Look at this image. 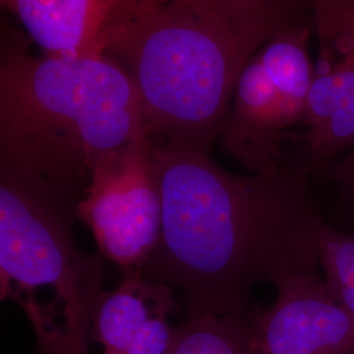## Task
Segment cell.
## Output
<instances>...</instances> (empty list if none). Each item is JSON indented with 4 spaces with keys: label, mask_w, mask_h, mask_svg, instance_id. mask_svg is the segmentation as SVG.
<instances>
[{
    "label": "cell",
    "mask_w": 354,
    "mask_h": 354,
    "mask_svg": "<svg viewBox=\"0 0 354 354\" xmlns=\"http://www.w3.org/2000/svg\"><path fill=\"white\" fill-rule=\"evenodd\" d=\"M76 206L0 172V298L19 304L38 354H89L105 266L74 234Z\"/></svg>",
    "instance_id": "277c9868"
},
{
    "label": "cell",
    "mask_w": 354,
    "mask_h": 354,
    "mask_svg": "<svg viewBox=\"0 0 354 354\" xmlns=\"http://www.w3.org/2000/svg\"><path fill=\"white\" fill-rule=\"evenodd\" d=\"M145 136L137 87L112 57L3 48L0 172L77 206L96 168Z\"/></svg>",
    "instance_id": "3957f363"
},
{
    "label": "cell",
    "mask_w": 354,
    "mask_h": 354,
    "mask_svg": "<svg viewBox=\"0 0 354 354\" xmlns=\"http://www.w3.org/2000/svg\"><path fill=\"white\" fill-rule=\"evenodd\" d=\"M329 175L333 177L342 188L348 190V193L354 200V149L348 152L344 158L335 160L333 163L324 167Z\"/></svg>",
    "instance_id": "4fadbf2b"
},
{
    "label": "cell",
    "mask_w": 354,
    "mask_h": 354,
    "mask_svg": "<svg viewBox=\"0 0 354 354\" xmlns=\"http://www.w3.org/2000/svg\"><path fill=\"white\" fill-rule=\"evenodd\" d=\"M304 113L306 104L269 75L257 51L239 76L219 142L252 175L270 172L290 155L291 130L302 125Z\"/></svg>",
    "instance_id": "ba28073f"
},
{
    "label": "cell",
    "mask_w": 354,
    "mask_h": 354,
    "mask_svg": "<svg viewBox=\"0 0 354 354\" xmlns=\"http://www.w3.org/2000/svg\"><path fill=\"white\" fill-rule=\"evenodd\" d=\"M270 308L252 306L257 354H354V315L315 272L276 289Z\"/></svg>",
    "instance_id": "52a82bcc"
},
{
    "label": "cell",
    "mask_w": 354,
    "mask_h": 354,
    "mask_svg": "<svg viewBox=\"0 0 354 354\" xmlns=\"http://www.w3.org/2000/svg\"><path fill=\"white\" fill-rule=\"evenodd\" d=\"M175 292L158 281L125 273L97 307L91 342L102 354H169L175 329L168 317L177 308Z\"/></svg>",
    "instance_id": "30bf717a"
},
{
    "label": "cell",
    "mask_w": 354,
    "mask_h": 354,
    "mask_svg": "<svg viewBox=\"0 0 354 354\" xmlns=\"http://www.w3.org/2000/svg\"><path fill=\"white\" fill-rule=\"evenodd\" d=\"M311 20L317 59L295 140L311 171H320L354 149V0H320Z\"/></svg>",
    "instance_id": "8992f818"
},
{
    "label": "cell",
    "mask_w": 354,
    "mask_h": 354,
    "mask_svg": "<svg viewBox=\"0 0 354 354\" xmlns=\"http://www.w3.org/2000/svg\"><path fill=\"white\" fill-rule=\"evenodd\" d=\"M149 140L162 232L136 274L176 290L188 319L247 314L256 285L277 289L315 272L327 223L299 152L270 172L241 176L184 142Z\"/></svg>",
    "instance_id": "6da1fadb"
},
{
    "label": "cell",
    "mask_w": 354,
    "mask_h": 354,
    "mask_svg": "<svg viewBox=\"0 0 354 354\" xmlns=\"http://www.w3.org/2000/svg\"><path fill=\"white\" fill-rule=\"evenodd\" d=\"M169 354H257L252 307L243 315L189 317L176 326Z\"/></svg>",
    "instance_id": "8fae6325"
},
{
    "label": "cell",
    "mask_w": 354,
    "mask_h": 354,
    "mask_svg": "<svg viewBox=\"0 0 354 354\" xmlns=\"http://www.w3.org/2000/svg\"><path fill=\"white\" fill-rule=\"evenodd\" d=\"M289 0H159L106 55L133 79L147 137L210 153L253 55L311 23Z\"/></svg>",
    "instance_id": "7a4b0ae2"
},
{
    "label": "cell",
    "mask_w": 354,
    "mask_h": 354,
    "mask_svg": "<svg viewBox=\"0 0 354 354\" xmlns=\"http://www.w3.org/2000/svg\"><path fill=\"white\" fill-rule=\"evenodd\" d=\"M159 0H1L44 54L106 55Z\"/></svg>",
    "instance_id": "9c48e42d"
},
{
    "label": "cell",
    "mask_w": 354,
    "mask_h": 354,
    "mask_svg": "<svg viewBox=\"0 0 354 354\" xmlns=\"http://www.w3.org/2000/svg\"><path fill=\"white\" fill-rule=\"evenodd\" d=\"M289 1L297 3V4H299L301 7H304L306 10L313 11V10L317 7V4L320 0H289Z\"/></svg>",
    "instance_id": "5bb4252c"
},
{
    "label": "cell",
    "mask_w": 354,
    "mask_h": 354,
    "mask_svg": "<svg viewBox=\"0 0 354 354\" xmlns=\"http://www.w3.org/2000/svg\"><path fill=\"white\" fill-rule=\"evenodd\" d=\"M163 201L147 136L96 168L76 219L91 230L99 254L138 273L155 252L162 232Z\"/></svg>",
    "instance_id": "5b68a950"
},
{
    "label": "cell",
    "mask_w": 354,
    "mask_h": 354,
    "mask_svg": "<svg viewBox=\"0 0 354 354\" xmlns=\"http://www.w3.org/2000/svg\"><path fill=\"white\" fill-rule=\"evenodd\" d=\"M319 266L332 295L354 315V235L339 230L324 228Z\"/></svg>",
    "instance_id": "7c38bea8"
}]
</instances>
